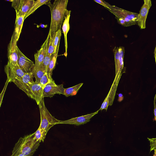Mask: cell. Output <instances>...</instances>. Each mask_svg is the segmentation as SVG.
I'll return each mask as SVG.
<instances>
[{"label": "cell", "instance_id": "cell-11", "mask_svg": "<svg viewBox=\"0 0 156 156\" xmlns=\"http://www.w3.org/2000/svg\"><path fill=\"white\" fill-rule=\"evenodd\" d=\"M144 3L141 8L137 19V24L140 29L146 28V22L149 9L152 5L151 0H144Z\"/></svg>", "mask_w": 156, "mask_h": 156}, {"label": "cell", "instance_id": "cell-12", "mask_svg": "<svg viewBox=\"0 0 156 156\" xmlns=\"http://www.w3.org/2000/svg\"><path fill=\"white\" fill-rule=\"evenodd\" d=\"M98 110L90 114L80 116L72 118L65 121L60 120L59 124H69L78 126L87 123L90 121V119L98 113Z\"/></svg>", "mask_w": 156, "mask_h": 156}, {"label": "cell", "instance_id": "cell-25", "mask_svg": "<svg viewBox=\"0 0 156 156\" xmlns=\"http://www.w3.org/2000/svg\"><path fill=\"white\" fill-rule=\"evenodd\" d=\"M54 38H51L49 37L47 47L46 51L48 54L51 56L53 55L54 52Z\"/></svg>", "mask_w": 156, "mask_h": 156}, {"label": "cell", "instance_id": "cell-29", "mask_svg": "<svg viewBox=\"0 0 156 156\" xmlns=\"http://www.w3.org/2000/svg\"><path fill=\"white\" fill-rule=\"evenodd\" d=\"M94 1L104 6L107 9H109L110 4L107 2L103 0H94Z\"/></svg>", "mask_w": 156, "mask_h": 156}, {"label": "cell", "instance_id": "cell-4", "mask_svg": "<svg viewBox=\"0 0 156 156\" xmlns=\"http://www.w3.org/2000/svg\"><path fill=\"white\" fill-rule=\"evenodd\" d=\"M41 115V123L39 126L45 139L49 129L54 125L58 124L60 120L55 118L49 112L46 107L44 98L38 105Z\"/></svg>", "mask_w": 156, "mask_h": 156}, {"label": "cell", "instance_id": "cell-17", "mask_svg": "<svg viewBox=\"0 0 156 156\" xmlns=\"http://www.w3.org/2000/svg\"><path fill=\"white\" fill-rule=\"evenodd\" d=\"M71 10H68L67 9L66 11L65 17L64 20L62 27V33H63L65 40V51L64 53V55L66 57L67 55V34L70 29V25L69 20L70 16Z\"/></svg>", "mask_w": 156, "mask_h": 156}, {"label": "cell", "instance_id": "cell-9", "mask_svg": "<svg viewBox=\"0 0 156 156\" xmlns=\"http://www.w3.org/2000/svg\"><path fill=\"white\" fill-rule=\"evenodd\" d=\"M18 64L22 71L25 73H31L34 69L35 64L26 57L20 51L18 47Z\"/></svg>", "mask_w": 156, "mask_h": 156}, {"label": "cell", "instance_id": "cell-24", "mask_svg": "<svg viewBox=\"0 0 156 156\" xmlns=\"http://www.w3.org/2000/svg\"><path fill=\"white\" fill-rule=\"evenodd\" d=\"M61 35L62 31L61 29H60L57 31L54 38V54L56 52L58 46L59 45Z\"/></svg>", "mask_w": 156, "mask_h": 156}, {"label": "cell", "instance_id": "cell-32", "mask_svg": "<svg viewBox=\"0 0 156 156\" xmlns=\"http://www.w3.org/2000/svg\"><path fill=\"white\" fill-rule=\"evenodd\" d=\"M10 156H26L21 153H12Z\"/></svg>", "mask_w": 156, "mask_h": 156}, {"label": "cell", "instance_id": "cell-7", "mask_svg": "<svg viewBox=\"0 0 156 156\" xmlns=\"http://www.w3.org/2000/svg\"><path fill=\"white\" fill-rule=\"evenodd\" d=\"M34 0H13L12 6L15 10L16 16H25L31 7Z\"/></svg>", "mask_w": 156, "mask_h": 156}, {"label": "cell", "instance_id": "cell-6", "mask_svg": "<svg viewBox=\"0 0 156 156\" xmlns=\"http://www.w3.org/2000/svg\"><path fill=\"white\" fill-rule=\"evenodd\" d=\"M34 77L32 72L26 73L23 77L17 78L12 82L29 97L30 87L34 82L33 81Z\"/></svg>", "mask_w": 156, "mask_h": 156}, {"label": "cell", "instance_id": "cell-1", "mask_svg": "<svg viewBox=\"0 0 156 156\" xmlns=\"http://www.w3.org/2000/svg\"><path fill=\"white\" fill-rule=\"evenodd\" d=\"M68 1L55 0L53 3L50 1L46 5L50 8L51 13V22L49 32L50 37L54 38L56 32L61 29L63 23Z\"/></svg>", "mask_w": 156, "mask_h": 156}, {"label": "cell", "instance_id": "cell-26", "mask_svg": "<svg viewBox=\"0 0 156 156\" xmlns=\"http://www.w3.org/2000/svg\"><path fill=\"white\" fill-rule=\"evenodd\" d=\"M52 56L53 55L51 56L48 54L46 51V55L43 60L42 65L45 68L47 72H48L49 64Z\"/></svg>", "mask_w": 156, "mask_h": 156}, {"label": "cell", "instance_id": "cell-16", "mask_svg": "<svg viewBox=\"0 0 156 156\" xmlns=\"http://www.w3.org/2000/svg\"><path fill=\"white\" fill-rule=\"evenodd\" d=\"M118 85L113 81L110 90L102 103L98 111L105 109L107 110L108 106H111L113 102Z\"/></svg>", "mask_w": 156, "mask_h": 156}, {"label": "cell", "instance_id": "cell-33", "mask_svg": "<svg viewBox=\"0 0 156 156\" xmlns=\"http://www.w3.org/2000/svg\"><path fill=\"white\" fill-rule=\"evenodd\" d=\"M154 57L155 58V62L156 63V45L154 51Z\"/></svg>", "mask_w": 156, "mask_h": 156}, {"label": "cell", "instance_id": "cell-3", "mask_svg": "<svg viewBox=\"0 0 156 156\" xmlns=\"http://www.w3.org/2000/svg\"><path fill=\"white\" fill-rule=\"evenodd\" d=\"M108 10L115 16L118 23L124 27L137 24L138 14L131 12L110 4Z\"/></svg>", "mask_w": 156, "mask_h": 156}, {"label": "cell", "instance_id": "cell-28", "mask_svg": "<svg viewBox=\"0 0 156 156\" xmlns=\"http://www.w3.org/2000/svg\"><path fill=\"white\" fill-rule=\"evenodd\" d=\"M150 142L151 147L150 152L151 151L156 149V138H147Z\"/></svg>", "mask_w": 156, "mask_h": 156}, {"label": "cell", "instance_id": "cell-21", "mask_svg": "<svg viewBox=\"0 0 156 156\" xmlns=\"http://www.w3.org/2000/svg\"><path fill=\"white\" fill-rule=\"evenodd\" d=\"M83 84V83H81L73 87L65 89L64 95L66 97L76 95Z\"/></svg>", "mask_w": 156, "mask_h": 156}, {"label": "cell", "instance_id": "cell-31", "mask_svg": "<svg viewBox=\"0 0 156 156\" xmlns=\"http://www.w3.org/2000/svg\"><path fill=\"white\" fill-rule=\"evenodd\" d=\"M118 101L119 102H121L123 99V95L121 93H119L118 94Z\"/></svg>", "mask_w": 156, "mask_h": 156}, {"label": "cell", "instance_id": "cell-19", "mask_svg": "<svg viewBox=\"0 0 156 156\" xmlns=\"http://www.w3.org/2000/svg\"><path fill=\"white\" fill-rule=\"evenodd\" d=\"M32 72L35 78V82L39 83L41 78L47 72L45 68L42 65L38 66H34Z\"/></svg>", "mask_w": 156, "mask_h": 156}, {"label": "cell", "instance_id": "cell-2", "mask_svg": "<svg viewBox=\"0 0 156 156\" xmlns=\"http://www.w3.org/2000/svg\"><path fill=\"white\" fill-rule=\"evenodd\" d=\"M34 133L20 137L16 143L12 153H21L26 156H32L34 154L40 142L35 139Z\"/></svg>", "mask_w": 156, "mask_h": 156}, {"label": "cell", "instance_id": "cell-15", "mask_svg": "<svg viewBox=\"0 0 156 156\" xmlns=\"http://www.w3.org/2000/svg\"><path fill=\"white\" fill-rule=\"evenodd\" d=\"M50 36V33H49L47 37L41 46L40 49L34 55L35 58V66H38L42 65L45 56L47 47Z\"/></svg>", "mask_w": 156, "mask_h": 156}, {"label": "cell", "instance_id": "cell-30", "mask_svg": "<svg viewBox=\"0 0 156 156\" xmlns=\"http://www.w3.org/2000/svg\"><path fill=\"white\" fill-rule=\"evenodd\" d=\"M156 94L155 95L154 98V118L155 119L156 122Z\"/></svg>", "mask_w": 156, "mask_h": 156}, {"label": "cell", "instance_id": "cell-8", "mask_svg": "<svg viewBox=\"0 0 156 156\" xmlns=\"http://www.w3.org/2000/svg\"><path fill=\"white\" fill-rule=\"evenodd\" d=\"M4 70L9 82H12L17 78L23 77L26 73L22 71L18 65L13 66L8 62L5 66Z\"/></svg>", "mask_w": 156, "mask_h": 156}, {"label": "cell", "instance_id": "cell-10", "mask_svg": "<svg viewBox=\"0 0 156 156\" xmlns=\"http://www.w3.org/2000/svg\"><path fill=\"white\" fill-rule=\"evenodd\" d=\"M65 89L63 84L57 85L53 80L48 83L44 87L43 98L51 97L56 94L64 95Z\"/></svg>", "mask_w": 156, "mask_h": 156}, {"label": "cell", "instance_id": "cell-13", "mask_svg": "<svg viewBox=\"0 0 156 156\" xmlns=\"http://www.w3.org/2000/svg\"><path fill=\"white\" fill-rule=\"evenodd\" d=\"M17 42L12 39L9 42L7 48L8 62L13 66L18 65V55L17 50Z\"/></svg>", "mask_w": 156, "mask_h": 156}, {"label": "cell", "instance_id": "cell-5", "mask_svg": "<svg viewBox=\"0 0 156 156\" xmlns=\"http://www.w3.org/2000/svg\"><path fill=\"white\" fill-rule=\"evenodd\" d=\"M113 50L114 55L115 70V77L113 81L115 84L118 85L122 72L124 69L123 60L125 48L122 46L115 47Z\"/></svg>", "mask_w": 156, "mask_h": 156}, {"label": "cell", "instance_id": "cell-34", "mask_svg": "<svg viewBox=\"0 0 156 156\" xmlns=\"http://www.w3.org/2000/svg\"><path fill=\"white\" fill-rule=\"evenodd\" d=\"M154 152L153 156H156V149L154 150Z\"/></svg>", "mask_w": 156, "mask_h": 156}, {"label": "cell", "instance_id": "cell-14", "mask_svg": "<svg viewBox=\"0 0 156 156\" xmlns=\"http://www.w3.org/2000/svg\"><path fill=\"white\" fill-rule=\"evenodd\" d=\"M44 88L38 83L34 82L30 87L29 97L34 100L37 105L42 99Z\"/></svg>", "mask_w": 156, "mask_h": 156}, {"label": "cell", "instance_id": "cell-20", "mask_svg": "<svg viewBox=\"0 0 156 156\" xmlns=\"http://www.w3.org/2000/svg\"><path fill=\"white\" fill-rule=\"evenodd\" d=\"M50 0H37L34 1V2L28 12L25 15L24 20L29 16L33 13L38 8L44 4H46Z\"/></svg>", "mask_w": 156, "mask_h": 156}, {"label": "cell", "instance_id": "cell-18", "mask_svg": "<svg viewBox=\"0 0 156 156\" xmlns=\"http://www.w3.org/2000/svg\"><path fill=\"white\" fill-rule=\"evenodd\" d=\"M25 16H16V17L14 29L11 39L17 42L21 31Z\"/></svg>", "mask_w": 156, "mask_h": 156}, {"label": "cell", "instance_id": "cell-27", "mask_svg": "<svg viewBox=\"0 0 156 156\" xmlns=\"http://www.w3.org/2000/svg\"><path fill=\"white\" fill-rule=\"evenodd\" d=\"M34 138L37 141L40 142L42 141L43 142L44 139V138L41 129L40 127L39 126L38 129L34 133Z\"/></svg>", "mask_w": 156, "mask_h": 156}, {"label": "cell", "instance_id": "cell-22", "mask_svg": "<svg viewBox=\"0 0 156 156\" xmlns=\"http://www.w3.org/2000/svg\"><path fill=\"white\" fill-rule=\"evenodd\" d=\"M59 47V45L58 46L56 52L53 54L49 64L48 72L51 76H52L53 70L55 66Z\"/></svg>", "mask_w": 156, "mask_h": 156}, {"label": "cell", "instance_id": "cell-23", "mask_svg": "<svg viewBox=\"0 0 156 156\" xmlns=\"http://www.w3.org/2000/svg\"><path fill=\"white\" fill-rule=\"evenodd\" d=\"M54 80L48 73L46 72L41 78L39 83L44 88L49 83Z\"/></svg>", "mask_w": 156, "mask_h": 156}]
</instances>
